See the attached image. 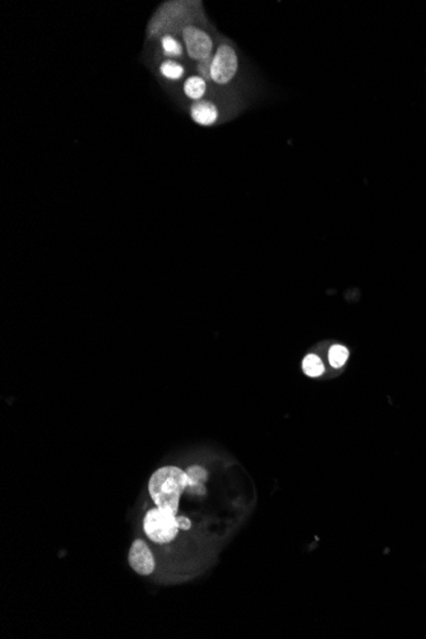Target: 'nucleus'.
<instances>
[{
	"label": "nucleus",
	"mask_w": 426,
	"mask_h": 639,
	"mask_svg": "<svg viewBox=\"0 0 426 639\" xmlns=\"http://www.w3.org/2000/svg\"><path fill=\"white\" fill-rule=\"evenodd\" d=\"M187 484V472L173 466L163 467L151 477L148 484L151 498L157 508L175 515L179 508V499L185 491Z\"/></svg>",
	"instance_id": "obj_1"
},
{
	"label": "nucleus",
	"mask_w": 426,
	"mask_h": 639,
	"mask_svg": "<svg viewBox=\"0 0 426 639\" xmlns=\"http://www.w3.org/2000/svg\"><path fill=\"white\" fill-rule=\"evenodd\" d=\"M143 528L146 535L157 544L171 542L179 531L176 515L161 510L160 508L151 509L147 513Z\"/></svg>",
	"instance_id": "obj_2"
},
{
	"label": "nucleus",
	"mask_w": 426,
	"mask_h": 639,
	"mask_svg": "<svg viewBox=\"0 0 426 639\" xmlns=\"http://www.w3.org/2000/svg\"><path fill=\"white\" fill-rule=\"evenodd\" d=\"M163 54L166 57L179 58L182 55V45L175 38L166 35L161 38Z\"/></svg>",
	"instance_id": "obj_11"
},
{
	"label": "nucleus",
	"mask_w": 426,
	"mask_h": 639,
	"mask_svg": "<svg viewBox=\"0 0 426 639\" xmlns=\"http://www.w3.org/2000/svg\"><path fill=\"white\" fill-rule=\"evenodd\" d=\"M176 520H178L179 530H189V528L192 527V522H190L187 517H184V515L176 517Z\"/></svg>",
	"instance_id": "obj_14"
},
{
	"label": "nucleus",
	"mask_w": 426,
	"mask_h": 639,
	"mask_svg": "<svg viewBox=\"0 0 426 639\" xmlns=\"http://www.w3.org/2000/svg\"><path fill=\"white\" fill-rule=\"evenodd\" d=\"M239 59L230 45L221 44L211 63V80L217 84H227L238 73Z\"/></svg>",
	"instance_id": "obj_3"
},
{
	"label": "nucleus",
	"mask_w": 426,
	"mask_h": 639,
	"mask_svg": "<svg viewBox=\"0 0 426 639\" xmlns=\"http://www.w3.org/2000/svg\"><path fill=\"white\" fill-rule=\"evenodd\" d=\"M211 63H212V58H209L207 60H203L198 65L200 75L206 82H207V80H211Z\"/></svg>",
	"instance_id": "obj_13"
},
{
	"label": "nucleus",
	"mask_w": 426,
	"mask_h": 639,
	"mask_svg": "<svg viewBox=\"0 0 426 639\" xmlns=\"http://www.w3.org/2000/svg\"><path fill=\"white\" fill-rule=\"evenodd\" d=\"M207 92V82L202 77L193 75L184 82V94L190 100L201 101L202 97Z\"/></svg>",
	"instance_id": "obj_8"
},
{
	"label": "nucleus",
	"mask_w": 426,
	"mask_h": 639,
	"mask_svg": "<svg viewBox=\"0 0 426 639\" xmlns=\"http://www.w3.org/2000/svg\"><path fill=\"white\" fill-rule=\"evenodd\" d=\"M182 40L189 57L197 62L207 60L213 50V41L207 32L195 26H187L182 28Z\"/></svg>",
	"instance_id": "obj_4"
},
{
	"label": "nucleus",
	"mask_w": 426,
	"mask_h": 639,
	"mask_svg": "<svg viewBox=\"0 0 426 639\" xmlns=\"http://www.w3.org/2000/svg\"><path fill=\"white\" fill-rule=\"evenodd\" d=\"M328 357H329V363H331L333 368L339 369L341 366H344L346 361H347L349 350H347L346 347H344V346H333L332 349L329 350V355H328Z\"/></svg>",
	"instance_id": "obj_12"
},
{
	"label": "nucleus",
	"mask_w": 426,
	"mask_h": 639,
	"mask_svg": "<svg viewBox=\"0 0 426 639\" xmlns=\"http://www.w3.org/2000/svg\"><path fill=\"white\" fill-rule=\"evenodd\" d=\"M302 369L309 376H320L324 373V364L320 356L310 354L302 361Z\"/></svg>",
	"instance_id": "obj_10"
},
{
	"label": "nucleus",
	"mask_w": 426,
	"mask_h": 639,
	"mask_svg": "<svg viewBox=\"0 0 426 639\" xmlns=\"http://www.w3.org/2000/svg\"><path fill=\"white\" fill-rule=\"evenodd\" d=\"M160 73L169 81H179L184 75V67L174 60H165L160 65Z\"/></svg>",
	"instance_id": "obj_9"
},
{
	"label": "nucleus",
	"mask_w": 426,
	"mask_h": 639,
	"mask_svg": "<svg viewBox=\"0 0 426 639\" xmlns=\"http://www.w3.org/2000/svg\"><path fill=\"white\" fill-rule=\"evenodd\" d=\"M129 563L141 576H150L155 569V560L148 546L142 540L134 541L129 552Z\"/></svg>",
	"instance_id": "obj_5"
},
{
	"label": "nucleus",
	"mask_w": 426,
	"mask_h": 639,
	"mask_svg": "<svg viewBox=\"0 0 426 639\" xmlns=\"http://www.w3.org/2000/svg\"><path fill=\"white\" fill-rule=\"evenodd\" d=\"M219 109L209 101H197L190 107V116L197 124L211 126L219 119Z\"/></svg>",
	"instance_id": "obj_6"
},
{
	"label": "nucleus",
	"mask_w": 426,
	"mask_h": 639,
	"mask_svg": "<svg viewBox=\"0 0 426 639\" xmlns=\"http://www.w3.org/2000/svg\"><path fill=\"white\" fill-rule=\"evenodd\" d=\"M187 477H188V484H187L185 491H188L189 494L203 496L206 491L203 485L207 481V471L201 466H190L187 470Z\"/></svg>",
	"instance_id": "obj_7"
}]
</instances>
